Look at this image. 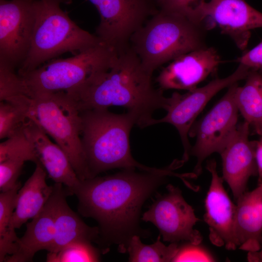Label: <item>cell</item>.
I'll list each match as a JSON object with an SVG mask.
<instances>
[{"label":"cell","instance_id":"30bf717a","mask_svg":"<svg viewBox=\"0 0 262 262\" xmlns=\"http://www.w3.org/2000/svg\"><path fill=\"white\" fill-rule=\"evenodd\" d=\"M249 72L248 68L239 64L231 74L225 78H216L206 85L188 91L184 94L173 93L169 97L165 116L159 119L153 118L150 126L162 123L174 126L180 134L184 148L182 160L187 162L191 149L188 139L189 132L197 116L216 94L240 81L245 80Z\"/></svg>","mask_w":262,"mask_h":262},{"label":"cell","instance_id":"7a4b0ae2","mask_svg":"<svg viewBox=\"0 0 262 262\" xmlns=\"http://www.w3.org/2000/svg\"><path fill=\"white\" fill-rule=\"evenodd\" d=\"M152 76L129 46L117 52L108 68L66 92L80 112L121 106L133 114L136 125L143 128L150 126L156 110H165L169 104L163 91L153 87Z\"/></svg>","mask_w":262,"mask_h":262},{"label":"cell","instance_id":"9c48e42d","mask_svg":"<svg viewBox=\"0 0 262 262\" xmlns=\"http://www.w3.org/2000/svg\"><path fill=\"white\" fill-rule=\"evenodd\" d=\"M100 21L96 35L117 52L130 46L132 35L158 11L152 0H89Z\"/></svg>","mask_w":262,"mask_h":262},{"label":"cell","instance_id":"f1b7e54d","mask_svg":"<svg viewBox=\"0 0 262 262\" xmlns=\"http://www.w3.org/2000/svg\"><path fill=\"white\" fill-rule=\"evenodd\" d=\"M20 78L15 68L0 62V100L19 95Z\"/></svg>","mask_w":262,"mask_h":262},{"label":"cell","instance_id":"d4e9b609","mask_svg":"<svg viewBox=\"0 0 262 262\" xmlns=\"http://www.w3.org/2000/svg\"><path fill=\"white\" fill-rule=\"evenodd\" d=\"M28 118L19 96L0 102V139H7L22 130Z\"/></svg>","mask_w":262,"mask_h":262},{"label":"cell","instance_id":"6da1fadb","mask_svg":"<svg viewBox=\"0 0 262 262\" xmlns=\"http://www.w3.org/2000/svg\"><path fill=\"white\" fill-rule=\"evenodd\" d=\"M177 168L173 162L160 172L123 169L111 175L81 180L72 190L71 194L78 200L79 213L98 222L97 243L104 247V252L116 245L120 252H126L133 236H147L139 226L142 207L167 176L185 178V174L173 171Z\"/></svg>","mask_w":262,"mask_h":262},{"label":"cell","instance_id":"8d00e7d4","mask_svg":"<svg viewBox=\"0 0 262 262\" xmlns=\"http://www.w3.org/2000/svg\"><path fill=\"white\" fill-rule=\"evenodd\" d=\"M180 161H181V160H180ZM181 162H182V161H181ZM181 163H182V162H181ZM182 165H183V163H182ZM195 175H196V174H195ZM196 178H197V176H196ZM190 185H191V184L190 183L189 185H188L187 186L189 187Z\"/></svg>","mask_w":262,"mask_h":262},{"label":"cell","instance_id":"7402d4cb","mask_svg":"<svg viewBox=\"0 0 262 262\" xmlns=\"http://www.w3.org/2000/svg\"><path fill=\"white\" fill-rule=\"evenodd\" d=\"M245 80L236 88L235 102L245 121L262 135V72L250 71Z\"/></svg>","mask_w":262,"mask_h":262},{"label":"cell","instance_id":"e575fe53","mask_svg":"<svg viewBox=\"0 0 262 262\" xmlns=\"http://www.w3.org/2000/svg\"><path fill=\"white\" fill-rule=\"evenodd\" d=\"M60 0L62 3H68L70 2V0Z\"/></svg>","mask_w":262,"mask_h":262},{"label":"cell","instance_id":"9a60e30c","mask_svg":"<svg viewBox=\"0 0 262 262\" xmlns=\"http://www.w3.org/2000/svg\"><path fill=\"white\" fill-rule=\"evenodd\" d=\"M249 124L244 121L237 128L220 153L224 180L236 201L246 192L249 178L258 175L256 159V141H250Z\"/></svg>","mask_w":262,"mask_h":262},{"label":"cell","instance_id":"484cf974","mask_svg":"<svg viewBox=\"0 0 262 262\" xmlns=\"http://www.w3.org/2000/svg\"><path fill=\"white\" fill-rule=\"evenodd\" d=\"M12 160L39 162L33 145L23 129L0 144V163Z\"/></svg>","mask_w":262,"mask_h":262},{"label":"cell","instance_id":"4fadbf2b","mask_svg":"<svg viewBox=\"0 0 262 262\" xmlns=\"http://www.w3.org/2000/svg\"><path fill=\"white\" fill-rule=\"evenodd\" d=\"M33 0H0V62L15 68L26 59L35 22Z\"/></svg>","mask_w":262,"mask_h":262},{"label":"cell","instance_id":"7c38bea8","mask_svg":"<svg viewBox=\"0 0 262 262\" xmlns=\"http://www.w3.org/2000/svg\"><path fill=\"white\" fill-rule=\"evenodd\" d=\"M166 189L167 193L157 197L142 219L153 223L164 241L201 244L202 236L194 228L200 220L194 210L185 200L179 187L169 184Z\"/></svg>","mask_w":262,"mask_h":262},{"label":"cell","instance_id":"ac0fdd59","mask_svg":"<svg viewBox=\"0 0 262 262\" xmlns=\"http://www.w3.org/2000/svg\"><path fill=\"white\" fill-rule=\"evenodd\" d=\"M49 200L32 221L26 225L23 236L19 238L18 248L14 254L7 256L4 262H32L35 254L41 250L50 249L54 238V216L57 191L55 183Z\"/></svg>","mask_w":262,"mask_h":262},{"label":"cell","instance_id":"603a6c76","mask_svg":"<svg viewBox=\"0 0 262 262\" xmlns=\"http://www.w3.org/2000/svg\"><path fill=\"white\" fill-rule=\"evenodd\" d=\"M18 182L16 186L6 192L0 194V262H4L5 258L17 250L18 237L15 229L11 225L13 213L16 206V200L18 190L21 188Z\"/></svg>","mask_w":262,"mask_h":262},{"label":"cell","instance_id":"ba28073f","mask_svg":"<svg viewBox=\"0 0 262 262\" xmlns=\"http://www.w3.org/2000/svg\"><path fill=\"white\" fill-rule=\"evenodd\" d=\"M238 83L228 87L223 97L201 119L195 122L189 136L196 137L190 155L196 157L193 170L197 177L202 170L203 161L212 153L220 154L235 132L238 124V109L235 100Z\"/></svg>","mask_w":262,"mask_h":262},{"label":"cell","instance_id":"3957f363","mask_svg":"<svg viewBox=\"0 0 262 262\" xmlns=\"http://www.w3.org/2000/svg\"><path fill=\"white\" fill-rule=\"evenodd\" d=\"M82 122L81 140L90 178L114 168L160 172L144 165L132 157L130 144L135 116L128 112L117 114L108 109L80 112Z\"/></svg>","mask_w":262,"mask_h":262},{"label":"cell","instance_id":"44dd1931","mask_svg":"<svg viewBox=\"0 0 262 262\" xmlns=\"http://www.w3.org/2000/svg\"><path fill=\"white\" fill-rule=\"evenodd\" d=\"M32 175L18 190L16 206L11 220L13 229H19L29 219H33L43 209L53 190L46 179L47 173L40 162Z\"/></svg>","mask_w":262,"mask_h":262},{"label":"cell","instance_id":"83f0119b","mask_svg":"<svg viewBox=\"0 0 262 262\" xmlns=\"http://www.w3.org/2000/svg\"><path fill=\"white\" fill-rule=\"evenodd\" d=\"M213 254L201 244L185 242L179 245L178 251L172 262H215Z\"/></svg>","mask_w":262,"mask_h":262},{"label":"cell","instance_id":"d6a6232c","mask_svg":"<svg viewBox=\"0 0 262 262\" xmlns=\"http://www.w3.org/2000/svg\"><path fill=\"white\" fill-rule=\"evenodd\" d=\"M256 159L258 167L259 183L262 182V137L256 141Z\"/></svg>","mask_w":262,"mask_h":262},{"label":"cell","instance_id":"1f68e13d","mask_svg":"<svg viewBox=\"0 0 262 262\" xmlns=\"http://www.w3.org/2000/svg\"><path fill=\"white\" fill-rule=\"evenodd\" d=\"M236 61L250 71L262 72V41L238 58Z\"/></svg>","mask_w":262,"mask_h":262},{"label":"cell","instance_id":"ffe728a7","mask_svg":"<svg viewBox=\"0 0 262 262\" xmlns=\"http://www.w3.org/2000/svg\"><path fill=\"white\" fill-rule=\"evenodd\" d=\"M57 196L54 216V238L48 252L56 253L70 243L84 241L97 243L98 228L86 225L69 207L66 196L69 195L63 184L55 183Z\"/></svg>","mask_w":262,"mask_h":262},{"label":"cell","instance_id":"cb8c5ba5","mask_svg":"<svg viewBox=\"0 0 262 262\" xmlns=\"http://www.w3.org/2000/svg\"><path fill=\"white\" fill-rule=\"evenodd\" d=\"M178 246L177 243L165 246L161 242L160 236L154 243L146 245L141 242L140 236L136 235L130 240L126 252L129 254V262H172Z\"/></svg>","mask_w":262,"mask_h":262},{"label":"cell","instance_id":"8fae6325","mask_svg":"<svg viewBox=\"0 0 262 262\" xmlns=\"http://www.w3.org/2000/svg\"><path fill=\"white\" fill-rule=\"evenodd\" d=\"M192 18L205 22L209 30L219 28L242 50L247 47L251 31L262 28V13L244 0H203Z\"/></svg>","mask_w":262,"mask_h":262},{"label":"cell","instance_id":"f546056e","mask_svg":"<svg viewBox=\"0 0 262 262\" xmlns=\"http://www.w3.org/2000/svg\"><path fill=\"white\" fill-rule=\"evenodd\" d=\"M25 162L8 160L0 163V190L4 192L14 188L18 182Z\"/></svg>","mask_w":262,"mask_h":262},{"label":"cell","instance_id":"e0dca14e","mask_svg":"<svg viewBox=\"0 0 262 262\" xmlns=\"http://www.w3.org/2000/svg\"><path fill=\"white\" fill-rule=\"evenodd\" d=\"M24 131L33 143L39 162L48 176L55 183L66 186L69 194L80 183L79 179L66 154L33 121L28 118Z\"/></svg>","mask_w":262,"mask_h":262},{"label":"cell","instance_id":"4316f807","mask_svg":"<svg viewBox=\"0 0 262 262\" xmlns=\"http://www.w3.org/2000/svg\"><path fill=\"white\" fill-rule=\"evenodd\" d=\"M48 262H90L99 261V252L90 242L69 244L56 253L48 252Z\"/></svg>","mask_w":262,"mask_h":262},{"label":"cell","instance_id":"277c9868","mask_svg":"<svg viewBox=\"0 0 262 262\" xmlns=\"http://www.w3.org/2000/svg\"><path fill=\"white\" fill-rule=\"evenodd\" d=\"M206 23L162 8L131 36L130 46L148 72L178 57L207 46Z\"/></svg>","mask_w":262,"mask_h":262},{"label":"cell","instance_id":"836d02e7","mask_svg":"<svg viewBox=\"0 0 262 262\" xmlns=\"http://www.w3.org/2000/svg\"><path fill=\"white\" fill-rule=\"evenodd\" d=\"M247 260L249 262H262V247L258 251L248 252Z\"/></svg>","mask_w":262,"mask_h":262},{"label":"cell","instance_id":"d6986e66","mask_svg":"<svg viewBox=\"0 0 262 262\" xmlns=\"http://www.w3.org/2000/svg\"><path fill=\"white\" fill-rule=\"evenodd\" d=\"M236 201L234 234L237 247L258 251L262 247V187L246 191Z\"/></svg>","mask_w":262,"mask_h":262},{"label":"cell","instance_id":"5bb4252c","mask_svg":"<svg viewBox=\"0 0 262 262\" xmlns=\"http://www.w3.org/2000/svg\"><path fill=\"white\" fill-rule=\"evenodd\" d=\"M206 169L212 180L205 200L204 220L209 227V238L217 246L228 250L237 247L234 234L236 205L231 200L223 186L224 179L220 177L214 159L208 160Z\"/></svg>","mask_w":262,"mask_h":262},{"label":"cell","instance_id":"2e32d148","mask_svg":"<svg viewBox=\"0 0 262 262\" xmlns=\"http://www.w3.org/2000/svg\"><path fill=\"white\" fill-rule=\"evenodd\" d=\"M221 63L216 49L206 46L183 54L163 68L156 79L159 89L190 91L216 72Z\"/></svg>","mask_w":262,"mask_h":262},{"label":"cell","instance_id":"74e56055","mask_svg":"<svg viewBox=\"0 0 262 262\" xmlns=\"http://www.w3.org/2000/svg\"><path fill=\"white\" fill-rule=\"evenodd\" d=\"M259 185H260L262 187V182H261V183H259Z\"/></svg>","mask_w":262,"mask_h":262},{"label":"cell","instance_id":"d590c367","mask_svg":"<svg viewBox=\"0 0 262 262\" xmlns=\"http://www.w3.org/2000/svg\"><path fill=\"white\" fill-rule=\"evenodd\" d=\"M165 0H157L159 5H161Z\"/></svg>","mask_w":262,"mask_h":262},{"label":"cell","instance_id":"8992f818","mask_svg":"<svg viewBox=\"0 0 262 262\" xmlns=\"http://www.w3.org/2000/svg\"><path fill=\"white\" fill-rule=\"evenodd\" d=\"M28 118L65 152L81 180L90 178L81 140L80 112L65 91L23 95Z\"/></svg>","mask_w":262,"mask_h":262},{"label":"cell","instance_id":"52a82bcc","mask_svg":"<svg viewBox=\"0 0 262 262\" xmlns=\"http://www.w3.org/2000/svg\"><path fill=\"white\" fill-rule=\"evenodd\" d=\"M117 52L102 42L66 59H53L20 77V95L67 91L108 68Z\"/></svg>","mask_w":262,"mask_h":262},{"label":"cell","instance_id":"5b68a950","mask_svg":"<svg viewBox=\"0 0 262 262\" xmlns=\"http://www.w3.org/2000/svg\"><path fill=\"white\" fill-rule=\"evenodd\" d=\"M59 0H34L35 22L28 55L19 76L66 52L76 55L101 42L82 29L60 7Z\"/></svg>","mask_w":262,"mask_h":262},{"label":"cell","instance_id":"4dcf8cb0","mask_svg":"<svg viewBox=\"0 0 262 262\" xmlns=\"http://www.w3.org/2000/svg\"><path fill=\"white\" fill-rule=\"evenodd\" d=\"M203 0H165L160 6L169 11L179 13L192 18L194 10Z\"/></svg>","mask_w":262,"mask_h":262}]
</instances>
